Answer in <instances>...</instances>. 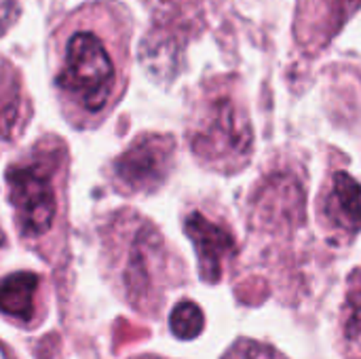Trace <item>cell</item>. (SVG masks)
Segmentation results:
<instances>
[{
  "mask_svg": "<svg viewBox=\"0 0 361 359\" xmlns=\"http://www.w3.org/2000/svg\"><path fill=\"white\" fill-rule=\"evenodd\" d=\"M127 32L102 4L80 8L55 34L57 89L87 112H102L118 83V36Z\"/></svg>",
  "mask_w": 361,
  "mask_h": 359,
  "instance_id": "cell-1",
  "label": "cell"
},
{
  "mask_svg": "<svg viewBox=\"0 0 361 359\" xmlns=\"http://www.w3.org/2000/svg\"><path fill=\"white\" fill-rule=\"evenodd\" d=\"M8 197L23 235H44L55 218V195L49 176L36 167H13L6 174Z\"/></svg>",
  "mask_w": 361,
  "mask_h": 359,
  "instance_id": "cell-2",
  "label": "cell"
},
{
  "mask_svg": "<svg viewBox=\"0 0 361 359\" xmlns=\"http://www.w3.org/2000/svg\"><path fill=\"white\" fill-rule=\"evenodd\" d=\"M173 142L163 135H144L133 142L116 161V176L123 184L135 190H148L159 186L171 161Z\"/></svg>",
  "mask_w": 361,
  "mask_h": 359,
  "instance_id": "cell-3",
  "label": "cell"
},
{
  "mask_svg": "<svg viewBox=\"0 0 361 359\" xmlns=\"http://www.w3.org/2000/svg\"><path fill=\"white\" fill-rule=\"evenodd\" d=\"M252 144V133L247 118L231 99H218L205 121L201 135L195 142V148L207 157L216 154H243Z\"/></svg>",
  "mask_w": 361,
  "mask_h": 359,
  "instance_id": "cell-4",
  "label": "cell"
},
{
  "mask_svg": "<svg viewBox=\"0 0 361 359\" xmlns=\"http://www.w3.org/2000/svg\"><path fill=\"white\" fill-rule=\"evenodd\" d=\"M192 245L199 254L201 279L216 284L222 275V262L235 252V241L231 233L214 222H209L201 214H190L184 224Z\"/></svg>",
  "mask_w": 361,
  "mask_h": 359,
  "instance_id": "cell-5",
  "label": "cell"
},
{
  "mask_svg": "<svg viewBox=\"0 0 361 359\" xmlns=\"http://www.w3.org/2000/svg\"><path fill=\"white\" fill-rule=\"evenodd\" d=\"M326 216L349 233L361 229V184L345 171L334 176L332 190L326 199Z\"/></svg>",
  "mask_w": 361,
  "mask_h": 359,
  "instance_id": "cell-6",
  "label": "cell"
},
{
  "mask_svg": "<svg viewBox=\"0 0 361 359\" xmlns=\"http://www.w3.org/2000/svg\"><path fill=\"white\" fill-rule=\"evenodd\" d=\"M38 277L34 273H15L2 281V311L19 322H30L34 315V294Z\"/></svg>",
  "mask_w": 361,
  "mask_h": 359,
  "instance_id": "cell-7",
  "label": "cell"
},
{
  "mask_svg": "<svg viewBox=\"0 0 361 359\" xmlns=\"http://www.w3.org/2000/svg\"><path fill=\"white\" fill-rule=\"evenodd\" d=\"M171 332L182 341H192L203 332V313L195 303H180L169 315Z\"/></svg>",
  "mask_w": 361,
  "mask_h": 359,
  "instance_id": "cell-8",
  "label": "cell"
},
{
  "mask_svg": "<svg viewBox=\"0 0 361 359\" xmlns=\"http://www.w3.org/2000/svg\"><path fill=\"white\" fill-rule=\"evenodd\" d=\"M361 332V296H355V309L353 317L349 322V334H360Z\"/></svg>",
  "mask_w": 361,
  "mask_h": 359,
  "instance_id": "cell-9",
  "label": "cell"
}]
</instances>
